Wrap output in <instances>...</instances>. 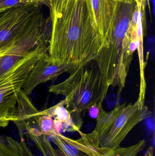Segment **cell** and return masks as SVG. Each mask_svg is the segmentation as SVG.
<instances>
[{"label": "cell", "instance_id": "15", "mask_svg": "<svg viewBox=\"0 0 155 156\" xmlns=\"http://www.w3.org/2000/svg\"><path fill=\"white\" fill-rule=\"evenodd\" d=\"M29 136L44 156H59L57 151L52 146L48 136L42 133Z\"/></svg>", "mask_w": 155, "mask_h": 156}, {"label": "cell", "instance_id": "9", "mask_svg": "<svg viewBox=\"0 0 155 156\" xmlns=\"http://www.w3.org/2000/svg\"><path fill=\"white\" fill-rule=\"evenodd\" d=\"M91 17L104 40L109 32L116 10L115 0H86Z\"/></svg>", "mask_w": 155, "mask_h": 156}, {"label": "cell", "instance_id": "24", "mask_svg": "<svg viewBox=\"0 0 155 156\" xmlns=\"http://www.w3.org/2000/svg\"><path fill=\"white\" fill-rule=\"evenodd\" d=\"M39 1H40V2H42V4H45V2H46V1L47 0H39Z\"/></svg>", "mask_w": 155, "mask_h": 156}, {"label": "cell", "instance_id": "6", "mask_svg": "<svg viewBox=\"0 0 155 156\" xmlns=\"http://www.w3.org/2000/svg\"><path fill=\"white\" fill-rule=\"evenodd\" d=\"M41 6L36 10L24 34L0 57V78L39 46L49 44L51 20L50 17H45Z\"/></svg>", "mask_w": 155, "mask_h": 156}, {"label": "cell", "instance_id": "5", "mask_svg": "<svg viewBox=\"0 0 155 156\" xmlns=\"http://www.w3.org/2000/svg\"><path fill=\"white\" fill-rule=\"evenodd\" d=\"M48 44L39 46L0 78V122H11L28 74L36 61L48 53Z\"/></svg>", "mask_w": 155, "mask_h": 156}, {"label": "cell", "instance_id": "22", "mask_svg": "<svg viewBox=\"0 0 155 156\" xmlns=\"http://www.w3.org/2000/svg\"><path fill=\"white\" fill-rule=\"evenodd\" d=\"M9 122H0V128H4L8 126Z\"/></svg>", "mask_w": 155, "mask_h": 156}, {"label": "cell", "instance_id": "2", "mask_svg": "<svg viewBox=\"0 0 155 156\" xmlns=\"http://www.w3.org/2000/svg\"><path fill=\"white\" fill-rule=\"evenodd\" d=\"M135 1L117 2L115 13L109 32L94 60L105 83L118 87L119 98L125 85L134 53L138 48L137 24L132 22Z\"/></svg>", "mask_w": 155, "mask_h": 156}, {"label": "cell", "instance_id": "14", "mask_svg": "<svg viewBox=\"0 0 155 156\" xmlns=\"http://www.w3.org/2000/svg\"><path fill=\"white\" fill-rule=\"evenodd\" d=\"M50 137L58 148L57 151L59 156H83L75 147L64 140L62 134H57Z\"/></svg>", "mask_w": 155, "mask_h": 156}, {"label": "cell", "instance_id": "12", "mask_svg": "<svg viewBox=\"0 0 155 156\" xmlns=\"http://www.w3.org/2000/svg\"><path fill=\"white\" fill-rule=\"evenodd\" d=\"M39 111L35 108L22 90L18 96L15 112L11 122H13L18 127L20 137L23 136L22 130L26 125H30L32 120L35 119Z\"/></svg>", "mask_w": 155, "mask_h": 156}, {"label": "cell", "instance_id": "13", "mask_svg": "<svg viewBox=\"0 0 155 156\" xmlns=\"http://www.w3.org/2000/svg\"><path fill=\"white\" fill-rule=\"evenodd\" d=\"M0 156H21L20 142L11 136H0Z\"/></svg>", "mask_w": 155, "mask_h": 156}, {"label": "cell", "instance_id": "18", "mask_svg": "<svg viewBox=\"0 0 155 156\" xmlns=\"http://www.w3.org/2000/svg\"><path fill=\"white\" fill-rule=\"evenodd\" d=\"M42 4L39 0H0V12L15 6Z\"/></svg>", "mask_w": 155, "mask_h": 156}, {"label": "cell", "instance_id": "7", "mask_svg": "<svg viewBox=\"0 0 155 156\" xmlns=\"http://www.w3.org/2000/svg\"><path fill=\"white\" fill-rule=\"evenodd\" d=\"M40 5L15 6L0 12V51L8 50L20 39Z\"/></svg>", "mask_w": 155, "mask_h": 156}, {"label": "cell", "instance_id": "11", "mask_svg": "<svg viewBox=\"0 0 155 156\" xmlns=\"http://www.w3.org/2000/svg\"><path fill=\"white\" fill-rule=\"evenodd\" d=\"M66 105L65 100L61 101L56 105L42 112H38L36 116L47 115L54 117V120L60 122L62 125V130L70 132H80L81 127L75 122V118L79 117L80 112H70L64 107Z\"/></svg>", "mask_w": 155, "mask_h": 156}, {"label": "cell", "instance_id": "17", "mask_svg": "<svg viewBox=\"0 0 155 156\" xmlns=\"http://www.w3.org/2000/svg\"><path fill=\"white\" fill-rule=\"evenodd\" d=\"M35 119L37 126L43 135L51 137L59 134L55 128L52 117L47 115H38L35 116Z\"/></svg>", "mask_w": 155, "mask_h": 156}, {"label": "cell", "instance_id": "4", "mask_svg": "<svg viewBox=\"0 0 155 156\" xmlns=\"http://www.w3.org/2000/svg\"><path fill=\"white\" fill-rule=\"evenodd\" d=\"M148 108L137 101L117 104L110 112L100 109L94 130L99 134L101 147L114 150L120 147L132 129L148 115Z\"/></svg>", "mask_w": 155, "mask_h": 156}, {"label": "cell", "instance_id": "19", "mask_svg": "<svg viewBox=\"0 0 155 156\" xmlns=\"http://www.w3.org/2000/svg\"><path fill=\"white\" fill-rule=\"evenodd\" d=\"M20 139H21L20 144L21 146V156H36L33 154L32 150L30 149L25 141L23 137H21Z\"/></svg>", "mask_w": 155, "mask_h": 156}, {"label": "cell", "instance_id": "3", "mask_svg": "<svg viewBox=\"0 0 155 156\" xmlns=\"http://www.w3.org/2000/svg\"><path fill=\"white\" fill-rule=\"evenodd\" d=\"M78 68L62 82L49 87L50 92L65 97L66 108L81 112L93 105H102L108 91L100 71Z\"/></svg>", "mask_w": 155, "mask_h": 156}, {"label": "cell", "instance_id": "25", "mask_svg": "<svg viewBox=\"0 0 155 156\" xmlns=\"http://www.w3.org/2000/svg\"><path fill=\"white\" fill-rule=\"evenodd\" d=\"M130 2H133V1H135L136 2H140L141 0H129Z\"/></svg>", "mask_w": 155, "mask_h": 156}, {"label": "cell", "instance_id": "10", "mask_svg": "<svg viewBox=\"0 0 155 156\" xmlns=\"http://www.w3.org/2000/svg\"><path fill=\"white\" fill-rule=\"evenodd\" d=\"M80 138L76 140L66 137L62 134L64 140L75 147L83 156H106L113 150L101 147L99 145V134L94 130L89 133L80 131Z\"/></svg>", "mask_w": 155, "mask_h": 156}, {"label": "cell", "instance_id": "8", "mask_svg": "<svg viewBox=\"0 0 155 156\" xmlns=\"http://www.w3.org/2000/svg\"><path fill=\"white\" fill-rule=\"evenodd\" d=\"M76 69L72 64L60 65L53 63L48 53H46L36 61L28 74L22 90L26 95H30L39 84L55 80L63 73L71 74Z\"/></svg>", "mask_w": 155, "mask_h": 156}, {"label": "cell", "instance_id": "23", "mask_svg": "<svg viewBox=\"0 0 155 156\" xmlns=\"http://www.w3.org/2000/svg\"><path fill=\"white\" fill-rule=\"evenodd\" d=\"M7 50H6V51H7ZM6 51H0V57H1V56H2L3 55H4L5 53V52H6Z\"/></svg>", "mask_w": 155, "mask_h": 156}, {"label": "cell", "instance_id": "20", "mask_svg": "<svg viewBox=\"0 0 155 156\" xmlns=\"http://www.w3.org/2000/svg\"><path fill=\"white\" fill-rule=\"evenodd\" d=\"M103 108L102 105H93L90 107L89 110V115L93 118H97L100 109Z\"/></svg>", "mask_w": 155, "mask_h": 156}, {"label": "cell", "instance_id": "26", "mask_svg": "<svg viewBox=\"0 0 155 156\" xmlns=\"http://www.w3.org/2000/svg\"><path fill=\"white\" fill-rule=\"evenodd\" d=\"M116 2H118V1H129V2H130L129 0H115Z\"/></svg>", "mask_w": 155, "mask_h": 156}, {"label": "cell", "instance_id": "16", "mask_svg": "<svg viewBox=\"0 0 155 156\" xmlns=\"http://www.w3.org/2000/svg\"><path fill=\"white\" fill-rule=\"evenodd\" d=\"M146 145L145 140H140L135 144L127 147H119L106 156H138Z\"/></svg>", "mask_w": 155, "mask_h": 156}, {"label": "cell", "instance_id": "21", "mask_svg": "<svg viewBox=\"0 0 155 156\" xmlns=\"http://www.w3.org/2000/svg\"><path fill=\"white\" fill-rule=\"evenodd\" d=\"M142 156H153V146L149 147L145 154Z\"/></svg>", "mask_w": 155, "mask_h": 156}, {"label": "cell", "instance_id": "1", "mask_svg": "<svg viewBox=\"0 0 155 156\" xmlns=\"http://www.w3.org/2000/svg\"><path fill=\"white\" fill-rule=\"evenodd\" d=\"M51 34L48 55L53 63L84 66L95 58L104 40L95 27L86 0H47Z\"/></svg>", "mask_w": 155, "mask_h": 156}]
</instances>
